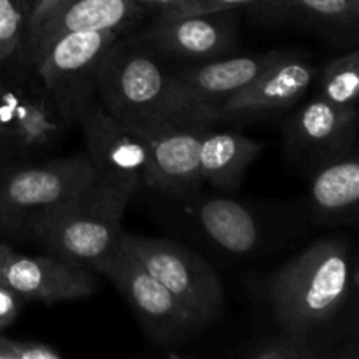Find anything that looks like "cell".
<instances>
[{
    "mask_svg": "<svg viewBox=\"0 0 359 359\" xmlns=\"http://www.w3.org/2000/svg\"><path fill=\"white\" fill-rule=\"evenodd\" d=\"M62 353L41 340H14L0 333V359H60Z\"/></svg>",
    "mask_w": 359,
    "mask_h": 359,
    "instance_id": "cb8c5ba5",
    "label": "cell"
},
{
    "mask_svg": "<svg viewBox=\"0 0 359 359\" xmlns=\"http://www.w3.org/2000/svg\"><path fill=\"white\" fill-rule=\"evenodd\" d=\"M356 121L358 112L342 111L321 97H314L287 123V144L297 153L318 158V163H323L349 153Z\"/></svg>",
    "mask_w": 359,
    "mask_h": 359,
    "instance_id": "9a60e30c",
    "label": "cell"
},
{
    "mask_svg": "<svg viewBox=\"0 0 359 359\" xmlns=\"http://www.w3.org/2000/svg\"><path fill=\"white\" fill-rule=\"evenodd\" d=\"M241 354L248 359H316L325 356L312 340L284 332L251 344Z\"/></svg>",
    "mask_w": 359,
    "mask_h": 359,
    "instance_id": "44dd1931",
    "label": "cell"
},
{
    "mask_svg": "<svg viewBox=\"0 0 359 359\" xmlns=\"http://www.w3.org/2000/svg\"><path fill=\"white\" fill-rule=\"evenodd\" d=\"M23 302L25 300L16 291L0 283V333H4V330H7L16 321L21 307H23Z\"/></svg>",
    "mask_w": 359,
    "mask_h": 359,
    "instance_id": "4316f807",
    "label": "cell"
},
{
    "mask_svg": "<svg viewBox=\"0 0 359 359\" xmlns=\"http://www.w3.org/2000/svg\"><path fill=\"white\" fill-rule=\"evenodd\" d=\"M142 13L139 0H69L35 32L20 55L32 65L39 53L62 35L86 30H125Z\"/></svg>",
    "mask_w": 359,
    "mask_h": 359,
    "instance_id": "2e32d148",
    "label": "cell"
},
{
    "mask_svg": "<svg viewBox=\"0 0 359 359\" xmlns=\"http://www.w3.org/2000/svg\"><path fill=\"white\" fill-rule=\"evenodd\" d=\"M359 202V161L354 153L319 163L311 184V203L318 217L346 221L356 216Z\"/></svg>",
    "mask_w": 359,
    "mask_h": 359,
    "instance_id": "d6986e66",
    "label": "cell"
},
{
    "mask_svg": "<svg viewBox=\"0 0 359 359\" xmlns=\"http://www.w3.org/2000/svg\"><path fill=\"white\" fill-rule=\"evenodd\" d=\"M0 121L9 139L13 156L34 158L55 147L69 123L58 111L41 81L18 77L2 81Z\"/></svg>",
    "mask_w": 359,
    "mask_h": 359,
    "instance_id": "ba28073f",
    "label": "cell"
},
{
    "mask_svg": "<svg viewBox=\"0 0 359 359\" xmlns=\"http://www.w3.org/2000/svg\"><path fill=\"white\" fill-rule=\"evenodd\" d=\"M97 179L86 154L7 168L0 174V230L30 233L44 214Z\"/></svg>",
    "mask_w": 359,
    "mask_h": 359,
    "instance_id": "277c9868",
    "label": "cell"
},
{
    "mask_svg": "<svg viewBox=\"0 0 359 359\" xmlns=\"http://www.w3.org/2000/svg\"><path fill=\"white\" fill-rule=\"evenodd\" d=\"M0 283L25 302H72L95 291V272L55 255H20L0 244Z\"/></svg>",
    "mask_w": 359,
    "mask_h": 359,
    "instance_id": "30bf717a",
    "label": "cell"
},
{
    "mask_svg": "<svg viewBox=\"0 0 359 359\" xmlns=\"http://www.w3.org/2000/svg\"><path fill=\"white\" fill-rule=\"evenodd\" d=\"M356 286L351 245L325 238L280 266L269 298L280 330L314 342V335L346 309Z\"/></svg>",
    "mask_w": 359,
    "mask_h": 359,
    "instance_id": "6da1fadb",
    "label": "cell"
},
{
    "mask_svg": "<svg viewBox=\"0 0 359 359\" xmlns=\"http://www.w3.org/2000/svg\"><path fill=\"white\" fill-rule=\"evenodd\" d=\"M32 2H34V0H25V4H27V6H28V9H30V6H32Z\"/></svg>",
    "mask_w": 359,
    "mask_h": 359,
    "instance_id": "4dcf8cb0",
    "label": "cell"
},
{
    "mask_svg": "<svg viewBox=\"0 0 359 359\" xmlns=\"http://www.w3.org/2000/svg\"><path fill=\"white\" fill-rule=\"evenodd\" d=\"M86 156L98 177L139 189L149 163V146L142 132L123 125L95 100L81 114Z\"/></svg>",
    "mask_w": 359,
    "mask_h": 359,
    "instance_id": "9c48e42d",
    "label": "cell"
},
{
    "mask_svg": "<svg viewBox=\"0 0 359 359\" xmlns=\"http://www.w3.org/2000/svg\"><path fill=\"white\" fill-rule=\"evenodd\" d=\"M0 88H2V79H0ZM11 158H13V151H11L9 139H7V133L4 130L2 121H0V163L9 161Z\"/></svg>",
    "mask_w": 359,
    "mask_h": 359,
    "instance_id": "f1b7e54d",
    "label": "cell"
},
{
    "mask_svg": "<svg viewBox=\"0 0 359 359\" xmlns=\"http://www.w3.org/2000/svg\"><path fill=\"white\" fill-rule=\"evenodd\" d=\"M209 125H168L142 132L149 146L144 184L172 198H188L203 184L200 142Z\"/></svg>",
    "mask_w": 359,
    "mask_h": 359,
    "instance_id": "7c38bea8",
    "label": "cell"
},
{
    "mask_svg": "<svg viewBox=\"0 0 359 359\" xmlns=\"http://www.w3.org/2000/svg\"><path fill=\"white\" fill-rule=\"evenodd\" d=\"M119 244L153 273L202 326L216 321L223 311V284L216 270L196 252L163 238L119 235Z\"/></svg>",
    "mask_w": 359,
    "mask_h": 359,
    "instance_id": "8992f818",
    "label": "cell"
},
{
    "mask_svg": "<svg viewBox=\"0 0 359 359\" xmlns=\"http://www.w3.org/2000/svg\"><path fill=\"white\" fill-rule=\"evenodd\" d=\"M263 146L241 132H203L200 142L202 181L221 191H237Z\"/></svg>",
    "mask_w": 359,
    "mask_h": 359,
    "instance_id": "ac0fdd59",
    "label": "cell"
},
{
    "mask_svg": "<svg viewBox=\"0 0 359 359\" xmlns=\"http://www.w3.org/2000/svg\"><path fill=\"white\" fill-rule=\"evenodd\" d=\"M195 219L203 235L228 255H255L269 241V224L262 210L237 200H202L195 209Z\"/></svg>",
    "mask_w": 359,
    "mask_h": 359,
    "instance_id": "e0dca14e",
    "label": "cell"
},
{
    "mask_svg": "<svg viewBox=\"0 0 359 359\" xmlns=\"http://www.w3.org/2000/svg\"><path fill=\"white\" fill-rule=\"evenodd\" d=\"M69 0H34L28 9V16H27V32H25L23 37V48L28 41L35 35V32L46 23L51 16H55L60 9H62ZM21 51V49H20Z\"/></svg>",
    "mask_w": 359,
    "mask_h": 359,
    "instance_id": "484cf974",
    "label": "cell"
},
{
    "mask_svg": "<svg viewBox=\"0 0 359 359\" xmlns=\"http://www.w3.org/2000/svg\"><path fill=\"white\" fill-rule=\"evenodd\" d=\"M28 6L25 0H0V63L20 55L27 32Z\"/></svg>",
    "mask_w": 359,
    "mask_h": 359,
    "instance_id": "7402d4cb",
    "label": "cell"
},
{
    "mask_svg": "<svg viewBox=\"0 0 359 359\" xmlns=\"http://www.w3.org/2000/svg\"><path fill=\"white\" fill-rule=\"evenodd\" d=\"M272 0H184L181 6L170 14L158 20H170V18L196 16V14H212V13H230L242 6H252V4H270Z\"/></svg>",
    "mask_w": 359,
    "mask_h": 359,
    "instance_id": "d4e9b609",
    "label": "cell"
},
{
    "mask_svg": "<svg viewBox=\"0 0 359 359\" xmlns=\"http://www.w3.org/2000/svg\"><path fill=\"white\" fill-rule=\"evenodd\" d=\"M123 30L70 32L49 42L32 62L35 76L69 125L97 100L98 77L111 46Z\"/></svg>",
    "mask_w": 359,
    "mask_h": 359,
    "instance_id": "5b68a950",
    "label": "cell"
},
{
    "mask_svg": "<svg viewBox=\"0 0 359 359\" xmlns=\"http://www.w3.org/2000/svg\"><path fill=\"white\" fill-rule=\"evenodd\" d=\"M135 193L128 186L98 177L44 214L30 235L49 255L95 272L118 244L123 216Z\"/></svg>",
    "mask_w": 359,
    "mask_h": 359,
    "instance_id": "3957f363",
    "label": "cell"
},
{
    "mask_svg": "<svg viewBox=\"0 0 359 359\" xmlns=\"http://www.w3.org/2000/svg\"><path fill=\"white\" fill-rule=\"evenodd\" d=\"M233 20L228 13L156 20L139 39L154 55L186 60H214L226 56L235 46Z\"/></svg>",
    "mask_w": 359,
    "mask_h": 359,
    "instance_id": "4fadbf2b",
    "label": "cell"
},
{
    "mask_svg": "<svg viewBox=\"0 0 359 359\" xmlns=\"http://www.w3.org/2000/svg\"><path fill=\"white\" fill-rule=\"evenodd\" d=\"M349 4H351V7L354 9V13L359 14V0H349Z\"/></svg>",
    "mask_w": 359,
    "mask_h": 359,
    "instance_id": "f546056e",
    "label": "cell"
},
{
    "mask_svg": "<svg viewBox=\"0 0 359 359\" xmlns=\"http://www.w3.org/2000/svg\"><path fill=\"white\" fill-rule=\"evenodd\" d=\"M316 79V67L304 56L283 53L248 88L210 109L214 123L272 116L293 107Z\"/></svg>",
    "mask_w": 359,
    "mask_h": 359,
    "instance_id": "8fae6325",
    "label": "cell"
},
{
    "mask_svg": "<svg viewBox=\"0 0 359 359\" xmlns=\"http://www.w3.org/2000/svg\"><path fill=\"white\" fill-rule=\"evenodd\" d=\"M359 93V53L351 51L326 63L319 77V93L323 100L342 111L358 112Z\"/></svg>",
    "mask_w": 359,
    "mask_h": 359,
    "instance_id": "ffe728a7",
    "label": "cell"
},
{
    "mask_svg": "<svg viewBox=\"0 0 359 359\" xmlns=\"http://www.w3.org/2000/svg\"><path fill=\"white\" fill-rule=\"evenodd\" d=\"M95 273L105 276L118 287L147 333L160 342L182 339L202 326L119 242L95 269Z\"/></svg>",
    "mask_w": 359,
    "mask_h": 359,
    "instance_id": "52a82bcc",
    "label": "cell"
},
{
    "mask_svg": "<svg viewBox=\"0 0 359 359\" xmlns=\"http://www.w3.org/2000/svg\"><path fill=\"white\" fill-rule=\"evenodd\" d=\"M270 4L291 7L312 20L339 27H351L356 23L359 16L351 7L349 0H272Z\"/></svg>",
    "mask_w": 359,
    "mask_h": 359,
    "instance_id": "603a6c76",
    "label": "cell"
},
{
    "mask_svg": "<svg viewBox=\"0 0 359 359\" xmlns=\"http://www.w3.org/2000/svg\"><path fill=\"white\" fill-rule=\"evenodd\" d=\"M97 100L123 125L139 132L168 125H209L182 95L174 72L140 42H114L98 77Z\"/></svg>",
    "mask_w": 359,
    "mask_h": 359,
    "instance_id": "7a4b0ae2",
    "label": "cell"
},
{
    "mask_svg": "<svg viewBox=\"0 0 359 359\" xmlns=\"http://www.w3.org/2000/svg\"><path fill=\"white\" fill-rule=\"evenodd\" d=\"M283 51L258 53L248 56H221L207 60L200 65L186 67L174 72L175 81L182 95L207 116L209 123L210 109L223 104L235 93L248 88L256 77L262 76Z\"/></svg>",
    "mask_w": 359,
    "mask_h": 359,
    "instance_id": "5bb4252c",
    "label": "cell"
},
{
    "mask_svg": "<svg viewBox=\"0 0 359 359\" xmlns=\"http://www.w3.org/2000/svg\"><path fill=\"white\" fill-rule=\"evenodd\" d=\"M144 11H154L158 18H163L177 9L184 0H139Z\"/></svg>",
    "mask_w": 359,
    "mask_h": 359,
    "instance_id": "83f0119b",
    "label": "cell"
}]
</instances>
